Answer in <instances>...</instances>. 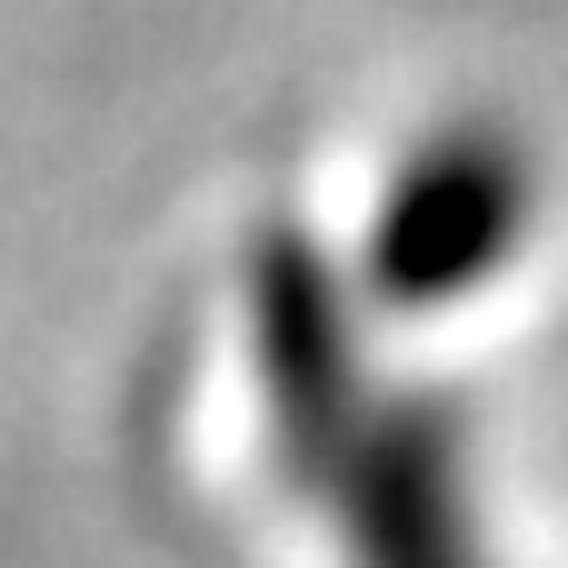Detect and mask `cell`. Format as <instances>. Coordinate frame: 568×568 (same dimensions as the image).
I'll return each instance as SVG.
<instances>
[{"label":"cell","instance_id":"6da1fadb","mask_svg":"<svg viewBox=\"0 0 568 568\" xmlns=\"http://www.w3.org/2000/svg\"><path fill=\"white\" fill-rule=\"evenodd\" d=\"M499 240H509V170H499L489 150H449V160H429V170L399 190L389 280H399V300H429V290L469 280Z\"/></svg>","mask_w":568,"mask_h":568}]
</instances>
